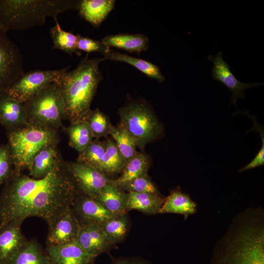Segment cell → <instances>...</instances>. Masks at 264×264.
I'll return each instance as SVG.
<instances>
[{
  "label": "cell",
  "instance_id": "cell-31",
  "mask_svg": "<svg viewBox=\"0 0 264 264\" xmlns=\"http://www.w3.org/2000/svg\"><path fill=\"white\" fill-rule=\"evenodd\" d=\"M55 24L50 28V36L53 44V49H57L69 55L76 52L78 35L63 30L55 20Z\"/></svg>",
  "mask_w": 264,
  "mask_h": 264
},
{
  "label": "cell",
  "instance_id": "cell-19",
  "mask_svg": "<svg viewBox=\"0 0 264 264\" xmlns=\"http://www.w3.org/2000/svg\"><path fill=\"white\" fill-rule=\"evenodd\" d=\"M114 3V0H78L76 10L81 17L97 27L113 9Z\"/></svg>",
  "mask_w": 264,
  "mask_h": 264
},
{
  "label": "cell",
  "instance_id": "cell-39",
  "mask_svg": "<svg viewBox=\"0 0 264 264\" xmlns=\"http://www.w3.org/2000/svg\"></svg>",
  "mask_w": 264,
  "mask_h": 264
},
{
  "label": "cell",
  "instance_id": "cell-27",
  "mask_svg": "<svg viewBox=\"0 0 264 264\" xmlns=\"http://www.w3.org/2000/svg\"><path fill=\"white\" fill-rule=\"evenodd\" d=\"M149 166L148 156L143 153L137 152L126 162L121 176L116 179H110V182L117 185L137 177L148 176Z\"/></svg>",
  "mask_w": 264,
  "mask_h": 264
},
{
  "label": "cell",
  "instance_id": "cell-25",
  "mask_svg": "<svg viewBox=\"0 0 264 264\" xmlns=\"http://www.w3.org/2000/svg\"><path fill=\"white\" fill-rule=\"evenodd\" d=\"M104 55V60H110L128 63L148 77L156 80L159 83H161L165 80L164 76L162 74L158 66L150 62L111 50Z\"/></svg>",
  "mask_w": 264,
  "mask_h": 264
},
{
  "label": "cell",
  "instance_id": "cell-33",
  "mask_svg": "<svg viewBox=\"0 0 264 264\" xmlns=\"http://www.w3.org/2000/svg\"><path fill=\"white\" fill-rule=\"evenodd\" d=\"M93 138L107 137L112 125L108 117L99 109L91 110L87 120Z\"/></svg>",
  "mask_w": 264,
  "mask_h": 264
},
{
  "label": "cell",
  "instance_id": "cell-20",
  "mask_svg": "<svg viewBox=\"0 0 264 264\" xmlns=\"http://www.w3.org/2000/svg\"><path fill=\"white\" fill-rule=\"evenodd\" d=\"M129 194L110 182L95 198L108 211L117 215L127 213Z\"/></svg>",
  "mask_w": 264,
  "mask_h": 264
},
{
  "label": "cell",
  "instance_id": "cell-12",
  "mask_svg": "<svg viewBox=\"0 0 264 264\" xmlns=\"http://www.w3.org/2000/svg\"><path fill=\"white\" fill-rule=\"evenodd\" d=\"M71 207L81 227L100 225L115 215L95 199L81 192L74 198Z\"/></svg>",
  "mask_w": 264,
  "mask_h": 264
},
{
  "label": "cell",
  "instance_id": "cell-13",
  "mask_svg": "<svg viewBox=\"0 0 264 264\" xmlns=\"http://www.w3.org/2000/svg\"><path fill=\"white\" fill-rule=\"evenodd\" d=\"M208 59L213 64L212 70L213 79L220 82L229 89L232 94L231 102L235 105L238 98L244 97V90L263 84L259 83H244L238 80L230 71L229 66L223 59L221 52H219L214 57L209 56Z\"/></svg>",
  "mask_w": 264,
  "mask_h": 264
},
{
  "label": "cell",
  "instance_id": "cell-30",
  "mask_svg": "<svg viewBox=\"0 0 264 264\" xmlns=\"http://www.w3.org/2000/svg\"><path fill=\"white\" fill-rule=\"evenodd\" d=\"M109 134L113 139L117 149L127 162L137 153L136 145L132 138L121 126H111Z\"/></svg>",
  "mask_w": 264,
  "mask_h": 264
},
{
  "label": "cell",
  "instance_id": "cell-2",
  "mask_svg": "<svg viewBox=\"0 0 264 264\" xmlns=\"http://www.w3.org/2000/svg\"><path fill=\"white\" fill-rule=\"evenodd\" d=\"M103 58L88 57V54L73 70L59 79L58 85L65 105V118L70 123L86 121L98 86L103 78L99 65Z\"/></svg>",
  "mask_w": 264,
  "mask_h": 264
},
{
  "label": "cell",
  "instance_id": "cell-32",
  "mask_svg": "<svg viewBox=\"0 0 264 264\" xmlns=\"http://www.w3.org/2000/svg\"><path fill=\"white\" fill-rule=\"evenodd\" d=\"M105 149L106 140L101 141L99 139H94L84 150L79 153L77 161L85 163L100 171Z\"/></svg>",
  "mask_w": 264,
  "mask_h": 264
},
{
  "label": "cell",
  "instance_id": "cell-11",
  "mask_svg": "<svg viewBox=\"0 0 264 264\" xmlns=\"http://www.w3.org/2000/svg\"><path fill=\"white\" fill-rule=\"evenodd\" d=\"M47 224V245L75 242L81 228L71 207L61 212Z\"/></svg>",
  "mask_w": 264,
  "mask_h": 264
},
{
  "label": "cell",
  "instance_id": "cell-15",
  "mask_svg": "<svg viewBox=\"0 0 264 264\" xmlns=\"http://www.w3.org/2000/svg\"><path fill=\"white\" fill-rule=\"evenodd\" d=\"M51 264H94L97 256L85 252L75 242L47 245Z\"/></svg>",
  "mask_w": 264,
  "mask_h": 264
},
{
  "label": "cell",
  "instance_id": "cell-18",
  "mask_svg": "<svg viewBox=\"0 0 264 264\" xmlns=\"http://www.w3.org/2000/svg\"><path fill=\"white\" fill-rule=\"evenodd\" d=\"M57 144L44 148L34 156L28 169L30 176L37 179L43 178L63 163L64 161L58 152Z\"/></svg>",
  "mask_w": 264,
  "mask_h": 264
},
{
  "label": "cell",
  "instance_id": "cell-9",
  "mask_svg": "<svg viewBox=\"0 0 264 264\" xmlns=\"http://www.w3.org/2000/svg\"><path fill=\"white\" fill-rule=\"evenodd\" d=\"M66 67L58 70H31L16 81L6 93L17 101L24 103L49 84L57 82L67 71Z\"/></svg>",
  "mask_w": 264,
  "mask_h": 264
},
{
  "label": "cell",
  "instance_id": "cell-10",
  "mask_svg": "<svg viewBox=\"0 0 264 264\" xmlns=\"http://www.w3.org/2000/svg\"><path fill=\"white\" fill-rule=\"evenodd\" d=\"M66 164L80 192L91 198L95 199L110 182L106 175L85 163L66 162Z\"/></svg>",
  "mask_w": 264,
  "mask_h": 264
},
{
  "label": "cell",
  "instance_id": "cell-6",
  "mask_svg": "<svg viewBox=\"0 0 264 264\" xmlns=\"http://www.w3.org/2000/svg\"><path fill=\"white\" fill-rule=\"evenodd\" d=\"M28 124L57 130L65 119V105L59 87L52 83L23 103Z\"/></svg>",
  "mask_w": 264,
  "mask_h": 264
},
{
  "label": "cell",
  "instance_id": "cell-26",
  "mask_svg": "<svg viewBox=\"0 0 264 264\" xmlns=\"http://www.w3.org/2000/svg\"><path fill=\"white\" fill-rule=\"evenodd\" d=\"M108 241L114 245L123 241L130 228V220L127 213L115 215L100 224Z\"/></svg>",
  "mask_w": 264,
  "mask_h": 264
},
{
  "label": "cell",
  "instance_id": "cell-23",
  "mask_svg": "<svg viewBox=\"0 0 264 264\" xmlns=\"http://www.w3.org/2000/svg\"><path fill=\"white\" fill-rule=\"evenodd\" d=\"M127 211L136 210L148 215L159 214L164 199L159 194L149 193H128Z\"/></svg>",
  "mask_w": 264,
  "mask_h": 264
},
{
  "label": "cell",
  "instance_id": "cell-21",
  "mask_svg": "<svg viewBox=\"0 0 264 264\" xmlns=\"http://www.w3.org/2000/svg\"><path fill=\"white\" fill-rule=\"evenodd\" d=\"M148 38L141 34H120L106 36L102 42L107 46L140 53L148 47Z\"/></svg>",
  "mask_w": 264,
  "mask_h": 264
},
{
  "label": "cell",
  "instance_id": "cell-1",
  "mask_svg": "<svg viewBox=\"0 0 264 264\" xmlns=\"http://www.w3.org/2000/svg\"><path fill=\"white\" fill-rule=\"evenodd\" d=\"M80 192L65 161L42 178L14 174L5 182L0 196V226L31 217L47 224L71 207Z\"/></svg>",
  "mask_w": 264,
  "mask_h": 264
},
{
  "label": "cell",
  "instance_id": "cell-3",
  "mask_svg": "<svg viewBox=\"0 0 264 264\" xmlns=\"http://www.w3.org/2000/svg\"><path fill=\"white\" fill-rule=\"evenodd\" d=\"M221 246L212 264H264L262 218L254 215L239 217Z\"/></svg>",
  "mask_w": 264,
  "mask_h": 264
},
{
  "label": "cell",
  "instance_id": "cell-35",
  "mask_svg": "<svg viewBox=\"0 0 264 264\" xmlns=\"http://www.w3.org/2000/svg\"><path fill=\"white\" fill-rule=\"evenodd\" d=\"M76 48L77 50L86 52L88 54L92 52H98L104 55L110 50V48L102 41L94 40L79 35H78Z\"/></svg>",
  "mask_w": 264,
  "mask_h": 264
},
{
  "label": "cell",
  "instance_id": "cell-22",
  "mask_svg": "<svg viewBox=\"0 0 264 264\" xmlns=\"http://www.w3.org/2000/svg\"><path fill=\"white\" fill-rule=\"evenodd\" d=\"M6 264H51L47 252L37 241L27 240Z\"/></svg>",
  "mask_w": 264,
  "mask_h": 264
},
{
  "label": "cell",
  "instance_id": "cell-37",
  "mask_svg": "<svg viewBox=\"0 0 264 264\" xmlns=\"http://www.w3.org/2000/svg\"><path fill=\"white\" fill-rule=\"evenodd\" d=\"M109 264H152L140 257H119L113 259Z\"/></svg>",
  "mask_w": 264,
  "mask_h": 264
},
{
  "label": "cell",
  "instance_id": "cell-34",
  "mask_svg": "<svg viewBox=\"0 0 264 264\" xmlns=\"http://www.w3.org/2000/svg\"><path fill=\"white\" fill-rule=\"evenodd\" d=\"M116 186L124 191H128V193H149L159 194L157 188L148 176L137 177Z\"/></svg>",
  "mask_w": 264,
  "mask_h": 264
},
{
  "label": "cell",
  "instance_id": "cell-28",
  "mask_svg": "<svg viewBox=\"0 0 264 264\" xmlns=\"http://www.w3.org/2000/svg\"><path fill=\"white\" fill-rule=\"evenodd\" d=\"M126 163V161L120 154L113 140L107 138L100 172L106 176L120 173L122 171Z\"/></svg>",
  "mask_w": 264,
  "mask_h": 264
},
{
  "label": "cell",
  "instance_id": "cell-7",
  "mask_svg": "<svg viewBox=\"0 0 264 264\" xmlns=\"http://www.w3.org/2000/svg\"><path fill=\"white\" fill-rule=\"evenodd\" d=\"M120 122L134 141L136 147H143L161 132V126L151 110L145 104L132 103L119 109Z\"/></svg>",
  "mask_w": 264,
  "mask_h": 264
},
{
  "label": "cell",
  "instance_id": "cell-5",
  "mask_svg": "<svg viewBox=\"0 0 264 264\" xmlns=\"http://www.w3.org/2000/svg\"><path fill=\"white\" fill-rule=\"evenodd\" d=\"M8 147L14 167V174L28 169L34 156L44 148L59 141L57 130L28 124L9 132Z\"/></svg>",
  "mask_w": 264,
  "mask_h": 264
},
{
  "label": "cell",
  "instance_id": "cell-36",
  "mask_svg": "<svg viewBox=\"0 0 264 264\" xmlns=\"http://www.w3.org/2000/svg\"><path fill=\"white\" fill-rule=\"evenodd\" d=\"M12 157L8 146H2L0 155V184L5 182L14 174Z\"/></svg>",
  "mask_w": 264,
  "mask_h": 264
},
{
  "label": "cell",
  "instance_id": "cell-4",
  "mask_svg": "<svg viewBox=\"0 0 264 264\" xmlns=\"http://www.w3.org/2000/svg\"><path fill=\"white\" fill-rule=\"evenodd\" d=\"M78 0H0V28L25 30L43 25L47 17L54 20L69 10H76Z\"/></svg>",
  "mask_w": 264,
  "mask_h": 264
},
{
  "label": "cell",
  "instance_id": "cell-38",
  "mask_svg": "<svg viewBox=\"0 0 264 264\" xmlns=\"http://www.w3.org/2000/svg\"><path fill=\"white\" fill-rule=\"evenodd\" d=\"M2 149V146L0 147V155L1 153Z\"/></svg>",
  "mask_w": 264,
  "mask_h": 264
},
{
  "label": "cell",
  "instance_id": "cell-24",
  "mask_svg": "<svg viewBox=\"0 0 264 264\" xmlns=\"http://www.w3.org/2000/svg\"><path fill=\"white\" fill-rule=\"evenodd\" d=\"M196 203L188 195L179 190H175L164 199L159 214L176 213L188 216L196 212Z\"/></svg>",
  "mask_w": 264,
  "mask_h": 264
},
{
  "label": "cell",
  "instance_id": "cell-14",
  "mask_svg": "<svg viewBox=\"0 0 264 264\" xmlns=\"http://www.w3.org/2000/svg\"><path fill=\"white\" fill-rule=\"evenodd\" d=\"M23 220H15L0 226V264H6L27 240L23 235Z\"/></svg>",
  "mask_w": 264,
  "mask_h": 264
},
{
  "label": "cell",
  "instance_id": "cell-17",
  "mask_svg": "<svg viewBox=\"0 0 264 264\" xmlns=\"http://www.w3.org/2000/svg\"><path fill=\"white\" fill-rule=\"evenodd\" d=\"M75 242L87 253L96 256L108 252L113 246L100 225L81 227Z\"/></svg>",
  "mask_w": 264,
  "mask_h": 264
},
{
  "label": "cell",
  "instance_id": "cell-8",
  "mask_svg": "<svg viewBox=\"0 0 264 264\" xmlns=\"http://www.w3.org/2000/svg\"><path fill=\"white\" fill-rule=\"evenodd\" d=\"M0 28V96L25 73L18 45Z\"/></svg>",
  "mask_w": 264,
  "mask_h": 264
},
{
  "label": "cell",
  "instance_id": "cell-16",
  "mask_svg": "<svg viewBox=\"0 0 264 264\" xmlns=\"http://www.w3.org/2000/svg\"><path fill=\"white\" fill-rule=\"evenodd\" d=\"M0 122L9 132L28 124L23 103L6 93L0 96Z\"/></svg>",
  "mask_w": 264,
  "mask_h": 264
},
{
  "label": "cell",
  "instance_id": "cell-29",
  "mask_svg": "<svg viewBox=\"0 0 264 264\" xmlns=\"http://www.w3.org/2000/svg\"><path fill=\"white\" fill-rule=\"evenodd\" d=\"M69 145L79 153L82 152L92 141L93 137L86 121L70 123L66 129Z\"/></svg>",
  "mask_w": 264,
  "mask_h": 264
}]
</instances>
